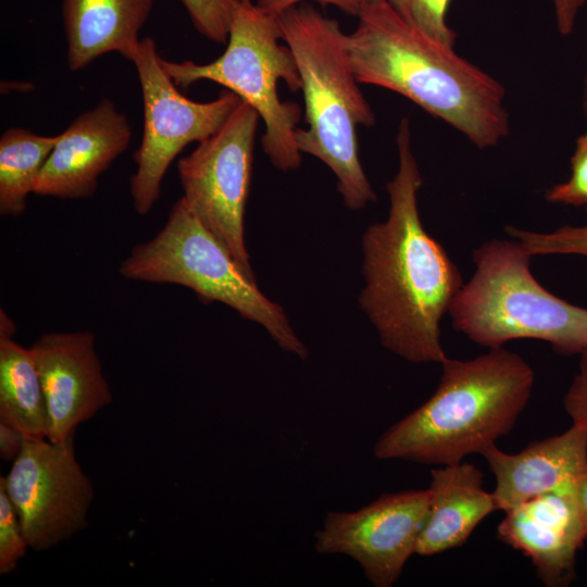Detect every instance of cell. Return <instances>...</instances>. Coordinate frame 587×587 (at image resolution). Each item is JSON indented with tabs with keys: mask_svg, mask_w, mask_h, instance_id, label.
<instances>
[{
	"mask_svg": "<svg viewBox=\"0 0 587 587\" xmlns=\"http://www.w3.org/2000/svg\"><path fill=\"white\" fill-rule=\"evenodd\" d=\"M398 171L386 186L389 212L362 236L365 286L359 303L382 345L412 363H441L440 321L463 286L458 266L424 228L417 205L423 184L411 147L410 121L397 133Z\"/></svg>",
	"mask_w": 587,
	"mask_h": 587,
	"instance_id": "1",
	"label": "cell"
},
{
	"mask_svg": "<svg viewBox=\"0 0 587 587\" xmlns=\"http://www.w3.org/2000/svg\"><path fill=\"white\" fill-rule=\"evenodd\" d=\"M348 34L359 83L397 92L480 149L510 129L504 87L488 73L400 17L384 0L367 5Z\"/></svg>",
	"mask_w": 587,
	"mask_h": 587,
	"instance_id": "2",
	"label": "cell"
},
{
	"mask_svg": "<svg viewBox=\"0 0 587 587\" xmlns=\"http://www.w3.org/2000/svg\"><path fill=\"white\" fill-rule=\"evenodd\" d=\"M440 364L435 392L378 437L377 459L447 465L482 454L511 432L529 401L534 371L503 347Z\"/></svg>",
	"mask_w": 587,
	"mask_h": 587,
	"instance_id": "3",
	"label": "cell"
},
{
	"mask_svg": "<svg viewBox=\"0 0 587 587\" xmlns=\"http://www.w3.org/2000/svg\"><path fill=\"white\" fill-rule=\"evenodd\" d=\"M284 42L301 78L307 128H297L300 152L327 165L344 203L360 210L376 200L358 149L357 129L373 126L375 114L363 96L338 21L301 3L276 14Z\"/></svg>",
	"mask_w": 587,
	"mask_h": 587,
	"instance_id": "4",
	"label": "cell"
},
{
	"mask_svg": "<svg viewBox=\"0 0 587 587\" xmlns=\"http://www.w3.org/2000/svg\"><path fill=\"white\" fill-rule=\"evenodd\" d=\"M523 245L495 239L473 252L475 272L449 309L455 330L484 347L539 339L563 355L587 349V309L544 288L530 272Z\"/></svg>",
	"mask_w": 587,
	"mask_h": 587,
	"instance_id": "5",
	"label": "cell"
},
{
	"mask_svg": "<svg viewBox=\"0 0 587 587\" xmlns=\"http://www.w3.org/2000/svg\"><path fill=\"white\" fill-rule=\"evenodd\" d=\"M282 41L276 14L249 0L238 2L226 49L217 59L205 64L161 59V64L178 87L210 80L251 105L264 123V153L276 168L288 172L301 164L296 141L301 108L296 102L283 101L277 86L284 80L297 92L301 90V78L291 50Z\"/></svg>",
	"mask_w": 587,
	"mask_h": 587,
	"instance_id": "6",
	"label": "cell"
},
{
	"mask_svg": "<svg viewBox=\"0 0 587 587\" xmlns=\"http://www.w3.org/2000/svg\"><path fill=\"white\" fill-rule=\"evenodd\" d=\"M118 273L133 280L185 286L202 303H224L260 324L280 349L300 359L309 354L283 308L263 295L183 197L161 230L130 250Z\"/></svg>",
	"mask_w": 587,
	"mask_h": 587,
	"instance_id": "7",
	"label": "cell"
},
{
	"mask_svg": "<svg viewBox=\"0 0 587 587\" xmlns=\"http://www.w3.org/2000/svg\"><path fill=\"white\" fill-rule=\"evenodd\" d=\"M161 59L150 37L140 39L130 59L143 103L142 137L133 155L136 171L130 177L133 207L139 215L148 214L154 207L165 173L182 150L214 134L241 101L227 89L208 102L185 97L163 68Z\"/></svg>",
	"mask_w": 587,
	"mask_h": 587,
	"instance_id": "8",
	"label": "cell"
},
{
	"mask_svg": "<svg viewBox=\"0 0 587 587\" xmlns=\"http://www.w3.org/2000/svg\"><path fill=\"white\" fill-rule=\"evenodd\" d=\"M259 120L241 100L214 134L177 162L184 200L253 279L243 218Z\"/></svg>",
	"mask_w": 587,
	"mask_h": 587,
	"instance_id": "9",
	"label": "cell"
},
{
	"mask_svg": "<svg viewBox=\"0 0 587 587\" xmlns=\"http://www.w3.org/2000/svg\"><path fill=\"white\" fill-rule=\"evenodd\" d=\"M0 485L33 550L50 549L87 525L93 486L76 459L74 438H25Z\"/></svg>",
	"mask_w": 587,
	"mask_h": 587,
	"instance_id": "10",
	"label": "cell"
},
{
	"mask_svg": "<svg viewBox=\"0 0 587 587\" xmlns=\"http://www.w3.org/2000/svg\"><path fill=\"white\" fill-rule=\"evenodd\" d=\"M428 507L426 488L384 494L352 512L329 511L314 548L353 559L373 586L390 587L416 551Z\"/></svg>",
	"mask_w": 587,
	"mask_h": 587,
	"instance_id": "11",
	"label": "cell"
},
{
	"mask_svg": "<svg viewBox=\"0 0 587 587\" xmlns=\"http://www.w3.org/2000/svg\"><path fill=\"white\" fill-rule=\"evenodd\" d=\"M91 332L47 333L30 347L47 405L52 442L74 438L79 424L112 401Z\"/></svg>",
	"mask_w": 587,
	"mask_h": 587,
	"instance_id": "12",
	"label": "cell"
},
{
	"mask_svg": "<svg viewBox=\"0 0 587 587\" xmlns=\"http://www.w3.org/2000/svg\"><path fill=\"white\" fill-rule=\"evenodd\" d=\"M130 139L128 117L112 100L102 99L59 134L34 193L59 199L92 197L100 175L128 148Z\"/></svg>",
	"mask_w": 587,
	"mask_h": 587,
	"instance_id": "13",
	"label": "cell"
},
{
	"mask_svg": "<svg viewBox=\"0 0 587 587\" xmlns=\"http://www.w3.org/2000/svg\"><path fill=\"white\" fill-rule=\"evenodd\" d=\"M504 513L499 539L528 557L546 586L569 585L576 553L587 538L573 487L540 495Z\"/></svg>",
	"mask_w": 587,
	"mask_h": 587,
	"instance_id": "14",
	"label": "cell"
},
{
	"mask_svg": "<svg viewBox=\"0 0 587 587\" xmlns=\"http://www.w3.org/2000/svg\"><path fill=\"white\" fill-rule=\"evenodd\" d=\"M482 455L496 478L497 509L505 512L540 495L572 488L587 467V432L572 424L516 453L492 445Z\"/></svg>",
	"mask_w": 587,
	"mask_h": 587,
	"instance_id": "15",
	"label": "cell"
},
{
	"mask_svg": "<svg viewBox=\"0 0 587 587\" xmlns=\"http://www.w3.org/2000/svg\"><path fill=\"white\" fill-rule=\"evenodd\" d=\"M474 464L458 462L430 471L429 507L415 553L429 557L462 546L476 526L497 511L492 492Z\"/></svg>",
	"mask_w": 587,
	"mask_h": 587,
	"instance_id": "16",
	"label": "cell"
},
{
	"mask_svg": "<svg viewBox=\"0 0 587 587\" xmlns=\"http://www.w3.org/2000/svg\"><path fill=\"white\" fill-rule=\"evenodd\" d=\"M153 0H63L66 61L72 71L117 52L130 61Z\"/></svg>",
	"mask_w": 587,
	"mask_h": 587,
	"instance_id": "17",
	"label": "cell"
},
{
	"mask_svg": "<svg viewBox=\"0 0 587 587\" xmlns=\"http://www.w3.org/2000/svg\"><path fill=\"white\" fill-rule=\"evenodd\" d=\"M0 421L26 438H47V405L36 362L30 349L9 334H0Z\"/></svg>",
	"mask_w": 587,
	"mask_h": 587,
	"instance_id": "18",
	"label": "cell"
},
{
	"mask_svg": "<svg viewBox=\"0 0 587 587\" xmlns=\"http://www.w3.org/2000/svg\"><path fill=\"white\" fill-rule=\"evenodd\" d=\"M59 140L22 127L8 128L0 138V214L20 216L34 193L39 173Z\"/></svg>",
	"mask_w": 587,
	"mask_h": 587,
	"instance_id": "19",
	"label": "cell"
},
{
	"mask_svg": "<svg viewBox=\"0 0 587 587\" xmlns=\"http://www.w3.org/2000/svg\"><path fill=\"white\" fill-rule=\"evenodd\" d=\"M400 17L432 38L453 47L455 32L448 25L451 0H384Z\"/></svg>",
	"mask_w": 587,
	"mask_h": 587,
	"instance_id": "20",
	"label": "cell"
},
{
	"mask_svg": "<svg viewBox=\"0 0 587 587\" xmlns=\"http://www.w3.org/2000/svg\"><path fill=\"white\" fill-rule=\"evenodd\" d=\"M511 237L519 240L532 255L578 254L587 257V234L577 227L564 226L552 233H536L507 227Z\"/></svg>",
	"mask_w": 587,
	"mask_h": 587,
	"instance_id": "21",
	"label": "cell"
},
{
	"mask_svg": "<svg viewBox=\"0 0 587 587\" xmlns=\"http://www.w3.org/2000/svg\"><path fill=\"white\" fill-rule=\"evenodd\" d=\"M195 28L207 39L226 43L238 0H180Z\"/></svg>",
	"mask_w": 587,
	"mask_h": 587,
	"instance_id": "22",
	"label": "cell"
},
{
	"mask_svg": "<svg viewBox=\"0 0 587 587\" xmlns=\"http://www.w3.org/2000/svg\"><path fill=\"white\" fill-rule=\"evenodd\" d=\"M28 548L18 515L0 485V574L13 572Z\"/></svg>",
	"mask_w": 587,
	"mask_h": 587,
	"instance_id": "23",
	"label": "cell"
},
{
	"mask_svg": "<svg viewBox=\"0 0 587 587\" xmlns=\"http://www.w3.org/2000/svg\"><path fill=\"white\" fill-rule=\"evenodd\" d=\"M546 199L553 203L582 205L587 203V133L577 141L571 159V176L551 187L546 192Z\"/></svg>",
	"mask_w": 587,
	"mask_h": 587,
	"instance_id": "24",
	"label": "cell"
},
{
	"mask_svg": "<svg viewBox=\"0 0 587 587\" xmlns=\"http://www.w3.org/2000/svg\"><path fill=\"white\" fill-rule=\"evenodd\" d=\"M579 355L578 371L564 396V409L572 424L587 432V349Z\"/></svg>",
	"mask_w": 587,
	"mask_h": 587,
	"instance_id": "25",
	"label": "cell"
},
{
	"mask_svg": "<svg viewBox=\"0 0 587 587\" xmlns=\"http://www.w3.org/2000/svg\"><path fill=\"white\" fill-rule=\"evenodd\" d=\"M307 1H317L323 4L337 7L342 12L359 16L360 13L376 0H259L258 4L267 12L278 14L292 5L305 3Z\"/></svg>",
	"mask_w": 587,
	"mask_h": 587,
	"instance_id": "26",
	"label": "cell"
},
{
	"mask_svg": "<svg viewBox=\"0 0 587 587\" xmlns=\"http://www.w3.org/2000/svg\"><path fill=\"white\" fill-rule=\"evenodd\" d=\"M25 436L17 428L0 421V457L3 461H13L21 452Z\"/></svg>",
	"mask_w": 587,
	"mask_h": 587,
	"instance_id": "27",
	"label": "cell"
},
{
	"mask_svg": "<svg viewBox=\"0 0 587 587\" xmlns=\"http://www.w3.org/2000/svg\"><path fill=\"white\" fill-rule=\"evenodd\" d=\"M573 494L587 527V467L575 480Z\"/></svg>",
	"mask_w": 587,
	"mask_h": 587,
	"instance_id": "28",
	"label": "cell"
},
{
	"mask_svg": "<svg viewBox=\"0 0 587 587\" xmlns=\"http://www.w3.org/2000/svg\"><path fill=\"white\" fill-rule=\"evenodd\" d=\"M583 108L587 116V71L584 79V96H583Z\"/></svg>",
	"mask_w": 587,
	"mask_h": 587,
	"instance_id": "29",
	"label": "cell"
},
{
	"mask_svg": "<svg viewBox=\"0 0 587 587\" xmlns=\"http://www.w3.org/2000/svg\"><path fill=\"white\" fill-rule=\"evenodd\" d=\"M587 205V203H586ZM579 232L584 233V234H587V225L583 226V227H577Z\"/></svg>",
	"mask_w": 587,
	"mask_h": 587,
	"instance_id": "30",
	"label": "cell"
},
{
	"mask_svg": "<svg viewBox=\"0 0 587 587\" xmlns=\"http://www.w3.org/2000/svg\"><path fill=\"white\" fill-rule=\"evenodd\" d=\"M239 2L249 1V0H238Z\"/></svg>",
	"mask_w": 587,
	"mask_h": 587,
	"instance_id": "31",
	"label": "cell"
}]
</instances>
